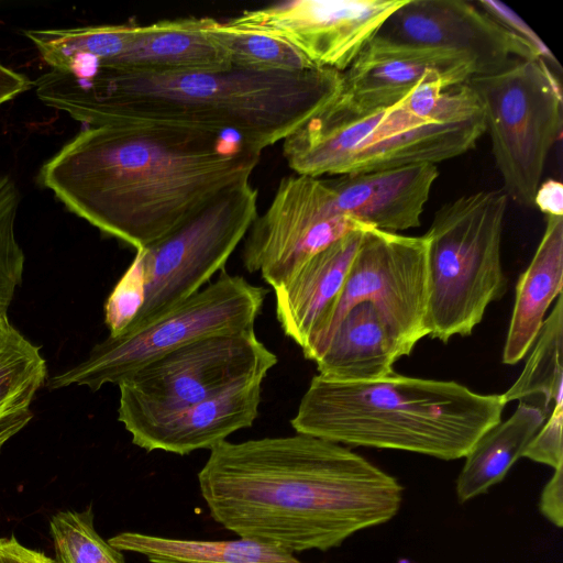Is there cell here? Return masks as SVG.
<instances>
[{"label":"cell","mask_w":563,"mask_h":563,"mask_svg":"<svg viewBox=\"0 0 563 563\" xmlns=\"http://www.w3.org/2000/svg\"><path fill=\"white\" fill-rule=\"evenodd\" d=\"M349 232L307 261L274 290L277 321L308 358L340 297L364 231Z\"/></svg>","instance_id":"e0dca14e"},{"label":"cell","mask_w":563,"mask_h":563,"mask_svg":"<svg viewBox=\"0 0 563 563\" xmlns=\"http://www.w3.org/2000/svg\"><path fill=\"white\" fill-rule=\"evenodd\" d=\"M212 519L289 553L328 551L399 511L404 487L342 444L296 433L210 450L198 473Z\"/></svg>","instance_id":"7a4b0ae2"},{"label":"cell","mask_w":563,"mask_h":563,"mask_svg":"<svg viewBox=\"0 0 563 563\" xmlns=\"http://www.w3.org/2000/svg\"><path fill=\"white\" fill-rule=\"evenodd\" d=\"M527 363L512 384L503 394L507 402L528 401L542 397L541 409L547 417L558 406H563V297L556 298L554 308L544 319Z\"/></svg>","instance_id":"484cf974"},{"label":"cell","mask_w":563,"mask_h":563,"mask_svg":"<svg viewBox=\"0 0 563 563\" xmlns=\"http://www.w3.org/2000/svg\"><path fill=\"white\" fill-rule=\"evenodd\" d=\"M49 530L57 563H125L122 552L96 531L91 509L58 511Z\"/></svg>","instance_id":"83f0119b"},{"label":"cell","mask_w":563,"mask_h":563,"mask_svg":"<svg viewBox=\"0 0 563 563\" xmlns=\"http://www.w3.org/2000/svg\"><path fill=\"white\" fill-rule=\"evenodd\" d=\"M476 75L464 55L375 35L342 73L338 99L354 110L390 107L421 81L438 79L454 87Z\"/></svg>","instance_id":"9a60e30c"},{"label":"cell","mask_w":563,"mask_h":563,"mask_svg":"<svg viewBox=\"0 0 563 563\" xmlns=\"http://www.w3.org/2000/svg\"><path fill=\"white\" fill-rule=\"evenodd\" d=\"M277 362L254 328L194 341L146 364L118 385V420L131 434L236 383L265 378Z\"/></svg>","instance_id":"9c48e42d"},{"label":"cell","mask_w":563,"mask_h":563,"mask_svg":"<svg viewBox=\"0 0 563 563\" xmlns=\"http://www.w3.org/2000/svg\"><path fill=\"white\" fill-rule=\"evenodd\" d=\"M398 358L376 309L362 302L343 316L314 363L323 377L371 383L393 375Z\"/></svg>","instance_id":"44dd1931"},{"label":"cell","mask_w":563,"mask_h":563,"mask_svg":"<svg viewBox=\"0 0 563 563\" xmlns=\"http://www.w3.org/2000/svg\"><path fill=\"white\" fill-rule=\"evenodd\" d=\"M15 330L8 317H0V347L9 340Z\"/></svg>","instance_id":"d590c367"},{"label":"cell","mask_w":563,"mask_h":563,"mask_svg":"<svg viewBox=\"0 0 563 563\" xmlns=\"http://www.w3.org/2000/svg\"><path fill=\"white\" fill-rule=\"evenodd\" d=\"M563 406L549 413L544 423L532 438L522 457L545 464L553 470L563 467Z\"/></svg>","instance_id":"f546056e"},{"label":"cell","mask_w":563,"mask_h":563,"mask_svg":"<svg viewBox=\"0 0 563 563\" xmlns=\"http://www.w3.org/2000/svg\"><path fill=\"white\" fill-rule=\"evenodd\" d=\"M231 134L157 123L87 126L43 164L38 179L69 211L137 251L250 181L262 152Z\"/></svg>","instance_id":"6da1fadb"},{"label":"cell","mask_w":563,"mask_h":563,"mask_svg":"<svg viewBox=\"0 0 563 563\" xmlns=\"http://www.w3.org/2000/svg\"><path fill=\"white\" fill-rule=\"evenodd\" d=\"M0 560L2 563H57L45 553L21 544L13 536L0 538Z\"/></svg>","instance_id":"d6a6232c"},{"label":"cell","mask_w":563,"mask_h":563,"mask_svg":"<svg viewBox=\"0 0 563 563\" xmlns=\"http://www.w3.org/2000/svg\"><path fill=\"white\" fill-rule=\"evenodd\" d=\"M37 98L87 126L157 123L238 135L262 152L334 100L342 73L256 70L134 71L97 67L82 76L49 70Z\"/></svg>","instance_id":"3957f363"},{"label":"cell","mask_w":563,"mask_h":563,"mask_svg":"<svg viewBox=\"0 0 563 563\" xmlns=\"http://www.w3.org/2000/svg\"><path fill=\"white\" fill-rule=\"evenodd\" d=\"M146 295L145 273L139 251L104 303V323L110 336L122 334L141 311Z\"/></svg>","instance_id":"f1b7e54d"},{"label":"cell","mask_w":563,"mask_h":563,"mask_svg":"<svg viewBox=\"0 0 563 563\" xmlns=\"http://www.w3.org/2000/svg\"><path fill=\"white\" fill-rule=\"evenodd\" d=\"M376 35L464 55L475 65L476 77L499 73L517 59H541L475 1L406 0Z\"/></svg>","instance_id":"5bb4252c"},{"label":"cell","mask_w":563,"mask_h":563,"mask_svg":"<svg viewBox=\"0 0 563 563\" xmlns=\"http://www.w3.org/2000/svg\"><path fill=\"white\" fill-rule=\"evenodd\" d=\"M264 377L234 384L223 393L185 408L131 433L132 443L147 452L186 455L211 450L238 430L250 428L258 416Z\"/></svg>","instance_id":"ac0fdd59"},{"label":"cell","mask_w":563,"mask_h":563,"mask_svg":"<svg viewBox=\"0 0 563 563\" xmlns=\"http://www.w3.org/2000/svg\"><path fill=\"white\" fill-rule=\"evenodd\" d=\"M0 563H2V561L0 560Z\"/></svg>","instance_id":"74e56055"},{"label":"cell","mask_w":563,"mask_h":563,"mask_svg":"<svg viewBox=\"0 0 563 563\" xmlns=\"http://www.w3.org/2000/svg\"><path fill=\"white\" fill-rule=\"evenodd\" d=\"M34 82L0 63V106L30 90Z\"/></svg>","instance_id":"e575fe53"},{"label":"cell","mask_w":563,"mask_h":563,"mask_svg":"<svg viewBox=\"0 0 563 563\" xmlns=\"http://www.w3.org/2000/svg\"><path fill=\"white\" fill-rule=\"evenodd\" d=\"M362 228L368 227L336 209L324 179L297 174L284 177L244 238L243 266L249 273H260L275 290L312 256Z\"/></svg>","instance_id":"7c38bea8"},{"label":"cell","mask_w":563,"mask_h":563,"mask_svg":"<svg viewBox=\"0 0 563 563\" xmlns=\"http://www.w3.org/2000/svg\"><path fill=\"white\" fill-rule=\"evenodd\" d=\"M475 2L485 13L508 32L525 41L536 52L539 58L543 59L550 66L555 65L560 67L547 45L514 10L495 0H481Z\"/></svg>","instance_id":"4dcf8cb0"},{"label":"cell","mask_w":563,"mask_h":563,"mask_svg":"<svg viewBox=\"0 0 563 563\" xmlns=\"http://www.w3.org/2000/svg\"><path fill=\"white\" fill-rule=\"evenodd\" d=\"M46 376L40 349L15 330L0 347V452L32 419L31 404Z\"/></svg>","instance_id":"d4e9b609"},{"label":"cell","mask_w":563,"mask_h":563,"mask_svg":"<svg viewBox=\"0 0 563 563\" xmlns=\"http://www.w3.org/2000/svg\"><path fill=\"white\" fill-rule=\"evenodd\" d=\"M108 542L151 563H302L295 554L254 540H194L125 531Z\"/></svg>","instance_id":"603a6c76"},{"label":"cell","mask_w":563,"mask_h":563,"mask_svg":"<svg viewBox=\"0 0 563 563\" xmlns=\"http://www.w3.org/2000/svg\"><path fill=\"white\" fill-rule=\"evenodd\" d=\"M485 132L484 110L430 121L402 99L390 107L354 110L336 97L283 140V155L297 175L360 174L448 161L472 150Z\"/></svg>","instance_id":"5b68a950"},{"label":"cell","mask_w":563,"mask_h":563,"mask_svg":"<svg viewBox=\"0 0 563 563\" xmlns=\"http://www.w3.org/2000/svg\"><path fill=\"white\" fill-rule=\"evenodd\" d=\"M533 207H537L545 216L563 217V185L555 179L540 183Z\"/></svg>","instance_id":"836d02e7"},{"label":"cell","mask_w":563,"mask_h":563,"mask_svg":"<svg viewBox=\"0 0 563 563\" xmlns=\"http://www.w3.org/2000/svg\"><path fill=\"white\" fill-rule=\"evenodd\" d=\"M503 395L453 380L393 375L371 383L314 375L290 424L339 444L391 449L452 461L465 457L501 421Z\"/></svg>","instance_id":"277c9868"},{"label":"cell","mask_w":563,"mask_h":563,"mask_svg":"<svg viewBox=\"0 0 563 563\" xmlns=\"http://www.w3.org/2000/svg\"><path fill=\"white\" fill-rule=\"evenodd\" d=\"M467 82L483 106L503 190L515 202L533 207L547 158L562 133L559 79L542 59H517Z\"/></svg>","instance_id":"ba28073f"},{"label":"cell","mask_w":563,"mask_h":563,"mask_svg":"<svg viewBox=\"0 0 563 563\" xmlns=\"http://www.w3.org/2000/svg\"><path fill=\"white\" fill-rule=\"evenodd\" d=\"M208 32L228 54L231 65L256 70L301 71L316 68L287 41L211 19Z\"/></svg>","instance_id":"4316f807"},{"label":"cell","mask_w":563,"mask_h":563,"mask_svg":"<svg viewBox=\"0 0 563 563\" xmlns=\"http://www.w3.org/2000/svg\"><path fill=\"white\" fill-rule=\"evenodd\" d=\"M438 176L435 164L417 163L324 181L342 214L365 227L398 233L420 225Z\"/></svg>","instance_id":"2e32d148"},{"label":"cell","mask_w":563,"mask_h":563,"mask_svg":"<svg viewBox=\"0 0 563 563\" xmlns=\"http://www.w3.org/2000/svg\"><path fill=\"white\" fill-rule=\"evenodd\" d=\"M257 214V190L251 181L242 183L224 189L168 234L137 250L146 295L124 332L155 321L202 289L223 271Z\"/></svg>","instance_id":"30bf717a"},{"label":"cell","mask_w":563,"mask_h":563,"mask_svg":"<svg viewBox=\"0 0 563 563\" xmlns=\"http://www.w3.org/2000/svg\"><path fill=\"white\" fill-rule=\"evenodd\" d=\"M508 197L481 190L443 205L426 232L430 297L429 335L467 336L488 305L506 290L501 236Z\"/></svg>","instance_id":"8992f818"},{"label":"cell","mask_w":563,"mask_h":563,"mask_svg":"<svg viewBox=\"0 0 563 563\" xmlns=\"http://www.w3.org/2000/svg\"><path fill=\"white\" fill-rule=\"evenodd\" d=\"M406 0H292L247 10L231 25L278 36L318 68L345 71Z\"/></svg>","instance_id":"4fadbf2b"},{"label":"cell","mask_w":563,"mask_h":563,"mask_svg":"<svg viewBox=\"0 0 563 563\" xmlns=\"http://www.w3.org/2000/svg\"><path fill=\"white\" fill-rule=\"evenodd\" d=\"M428 243L367 228L325 329L307 360L316 362L333 330L355 305L371 303L399 356H407L429 335Z\"/></svg>","instance_id":"8fae6325"},{"label":"cell","mask_w":563,"mask_h":563,"mask_svg":"<svg viewBox=\"0 0 563 563\" xmlns=\"http://www.w3.org/2000/svg\"><path fill=\"white\" fill-rule=\"evenodd\" d=\"M545 229L536 253L519 277L503 363L515 365L533 346L545 312L563 288V217L545 216Z\"/></svg>","instance_id":"ffe728a7"},{"label":"cell","mask_w":563,"mask_h":563,"mask_svg":"<svg viewBox=\"0 0 563 563\" xmlns=\"http://www.w3.org/2000/svg\"><path fill=\"white\" fill-rule=\"evenodd\" d=\"M268 289L224 271L202 289L155 321L96 344L87 357L46 383L96 391L119 385L141 367L194 341L254 328Z\"/></svg>","instance_id":"52a82bcc"},{"label":"cell","mask_w":563,"mask_h":563,"mask_svg":"<svg viewBox=\"0 0 563 563\" xmlns=\"http://www.w3.org/2000/svg\"><path fill=\"white\" fill-rule=\"evenodd\" d=\"M136 25L107 24L26 30L23 33L53 70L82 76L121 56L129 47Z\"/></svg>","instance_id":"cb8c5ba5"},{"label":"cell","mask_w":563,"mask_h":563,"mask_svg":"<svg viewBox=\"0 0 563 563\" xmlns=\"http://www.w3.org/2000/svg\"><path fill=\"white\" fill-rule=\"evenodd\" d=\"M211 19L180 18L136 25L125 52L102 67L134 71L228 69L232 66L228 54L208 32Z\"/></svg>","instance_id":"d6986e66"},{"label":"cell","mask_w":563,"mask_h":563,"mask_svg":"<svg viewBox=\"0 0 563 563\" xmlns=\"http://www.w3.org/2000/svg\"><path fill=\"white\" fill-rule=\"evenodd\" d=\"M1 290H2V271H1V265H0V296H1Z\"/></svg>","instance_id":"8d00e7d4"},{"label":"cell","mask_w":563,"mask_h":563,"mask_svg":"<svg viewBox=\"0 0 563 563\" xmlns=\"http://www.w3.org/2000/svg\"><path fill=\"white\" fill-rule=\"evenodd\" d=\"M541 514L558 528L563 526V467L554 470L539 499Z\"/></svg>","instance_id":"1f68e13d"},{"label":"cell","mask_w":563,"mask_h":563,"mask_svg":"<svg viewBox=\"0 0 563 563\" xmlns=\"http://www.w3.org/2000/svg\"><path fill=\"white\" fill-rule=\"evenodd\" d=\"M545 419L538 405L519 401L507 420L485 432L465 455L455 484L457 500L466 503L501 482Z\"/></svg>","instance_id":"7402d4cb"}]
</instances>
